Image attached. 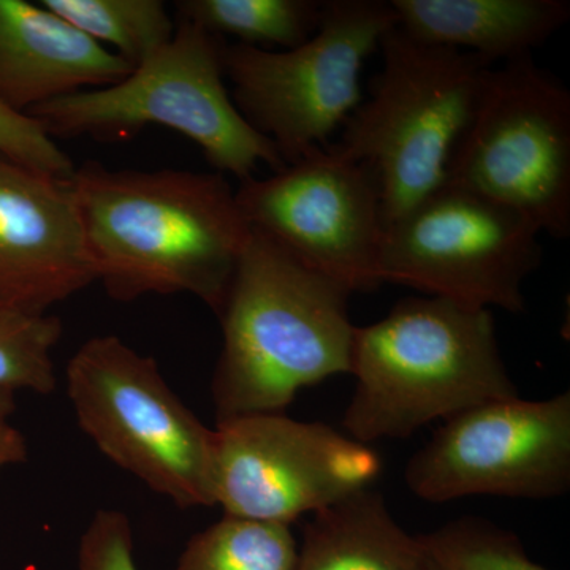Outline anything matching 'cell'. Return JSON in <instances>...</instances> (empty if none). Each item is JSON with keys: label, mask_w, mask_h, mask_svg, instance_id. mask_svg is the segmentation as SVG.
Segmentation results:
<instances>
[{"label": "cell", "mask_w": 570, "mask_h": 570, "mask_svg": "<svg viewBox=\"0 0 570 570\" xmlns=\"http://www.w3.org/2000/svg\"><path fill=\"white\" fill-rule=\"evenodd\" d=\"M426 570H551L531 560L515 532L466 515L417 535Z\"/></svg>", "instance_id": "ffe728a7"}, {"label": "cell", "mask_w": 570, "mask_h": 570, "mask_svg": "<svg viewBox=\"0 0 570 570\" xmlns=\"http://www.w3.org/2000/svg\"><path fill=\"white\" fill-rule=\"evenodd\" d=\"M235 190L247 225L303 264L352 294L382 285L377 266L385 216L366 165L325 146Z\"/></svg>", "instance_id": "7c38bea8"}, {"label": "cell", "mask_w": 570, "mask_h": 570, "mask_svg": "<svg viewBox=\"0 0 570 570\" xmlns=\"http://www.w3.org/2000/svg\"><path fill=\"white\" fill-rule=\"evenodd\" d=\"M351 374L343 426L366 445L519 396L491 309L441 296H409L381 321L356 326Z\"/></svg>", "instance_id": "3957f363"}, {"label": "cell", "mask_w": 570, "mask_h": 570, "mask_svg": "<svg viewBox=\"0 0 570 570\" xmlns=\"http://www.w3.org/2000/svg\"><path fill=\"white\" fill-rule=\"evenodd\" d=\"M291 527L224 515L186 543L175 570H295Z\"/></svg>", "instance_id": "d6986e66"}, {"label": "cell", "mask_w": 570, "mask_h": 570, "mask_svg": "<svg viewBox=\"0 0 570 570\" xmlns=\"http://www.w3.org/2000/svg\"><path fill=\"white\" fill-rule=\"evenodd\" d=\"M75 29L138 67L174 39L163 0H40Z\"/></svg>", "instance_id": "ac0fdd59"}, {"label": "cell", "mask_w": 570, "mask_h": 570, "mask_svg": "<svg viewBox=\"0 0 570 570\" xmlns=\"http://www.w3.org/2000/svg\"><path fill=\"white\" fill-rule=\"evenodd\" d=\"M407 489L444 504L469 497L546 501L570 490V392L490 401L442 422L407 461Z\"/></svg>", "instance_id": "8fae6325"}, {"label": "cell", "mask_w": 570, "mask_h": 570, "mask_svg": "<svg viewBox=\"0 0 570 570\" xmlns=\"http://www.w3.org/2000/svg\"><path fill=\"white\" fill-rule=\"evenodd\" d=\"M179 20L194 22L213 36H230L258 50H292L313 37L321 21L316 0H183Z\"/></svg>", "instance_id": "e0dca14e"}, {"label": "cell", "mask_w": 570, "mask_h": 570, "mask_svg": "<svg viewBox=\"0 0 570 570\" xmlns=\"http://www.w3.org/2000/svg\"><path fill=\"white\" fill-rule=\"evenodd\" d=\"M352 292L250 228L223 309L216 423L285 414L302 390L351 374Z\"/></svg>", "instance_id": "7a4b0ae2"}, {"label": "cell", "mask_w": 570, "mask_h": 570, "mask_svg": "<svg viewBox=\"0 0 570 570\" xmlns=\"http://www.w3.org/2000/svg\"><path fill=\"white\" fill-rule=\"evenodd\" d=\"M214 433V505L238 519L291 527L373 489L382 471L376 450L326 423L247 415Z\"/></svg>", "instance_id": "30bf717a"}, {"label": "cell", "mask_w": 570, "mask_h": 570, "mask_svg": "<svg viewBox=\"0 0 570 570\" xmlns=\"http://www.w3.org/2000/svg\"><path fill=\"white\" fill-rule=\"evenodd\" d=\"M382 69L343 124L333 153L366 165L381 190L385 225L448 183L449 165L478 111L491 63L393 28Z\"/></svg>", "instance_id": "277c9868"}, {"label": "cell", "mask_w": 570, "mask_h": 570, "mask_svg": "<svg viewBox=\"0 0 570 570\" xmlns=\"http://www.w3.org/2000/svg\"><path fill=\"white\" fill-rule=\"evenodd\" d=\"M14 395L13 390L0 389V475L29 459L28 439L11 422L17 409Z\"/></svg>", "instance_id": "cb8c5ba5"}, {"label": "cell", "mask_w": 570, "mask_h": 570, "mask_svg": "<svg viewBox=\"0 0 570 570\" xmlns=\"http://www.w3.org/2000/svg\"><path fill=\"white\" fill-rule=\"evenodd\" d=\"M224 41L179 20L174 39L107 88L86 89L33 108L28 115L51 138H129L149 126L184 135L202 149L217 174L239 183L255 168L283 170V157L239 112L225 86Z\"/></svg>", "instance_id": "5b68a950"}, {"label": "cell", "mask_w": 570, "mask_h": 570, "mask_svg": "<svg viewBox=\"0 0 570 570\" xmlns=\"http://www.w3.org/2000/svg\"><path fill=\"white\" fill-rule=\"evenodd\" d=\"M396 24L392 3L384 0H328L322 2L316 32L292 50L224 43L232 99L284 163L294 164L328 146L362 104L363 67Z\"/></svg>", "instance_id": "52a82bcc"}, {"label": "cell", "mask_w": 570, "mask_h": 570, "mask_svg": "<svg viewBox=\"0 0 570 570\" xmlns=\"http://www.w3.org/2000/svg\"><path fill=\"white\" fill-rule=\"evenodd\" d=\"M62 335L61 318L0 306V389L51 395L58 389L52 351Z\"/></svg>", "instance_id": "44dd1931"}, {"label": "cell", "mask_w": 570, "mask_h": 570, "mask_svg": "<svg viewBox=\"0 0 570 570\" xmlns=\"http://www.w3.org/2000/svg\"><path fill=\"white\" fill-rule=\"evenodd\" d=\"M295 570H426L409 534L373 489L322 510L306 524Z\"/></svg>", "instance_id": "2e32d148"}, {"label": "cell", "mask_w": 570, "mask_h": 570, "mask_svg": "<svg viewBox=\"0 0 570 570\" xmlns=\"http://www.w3.org/2000/svg\"><path fill=\"white\" fill-rule=\"evenodd\" d=\"M78 426L104 456L179 509L213 508L216 433L183 403L153 356L94 336L66 370Z\"/></svg>", "instance_id": "8992f818"}, {"label": "cell", "mask_w": 570, "mask_h": 570, "mask_svg": "<svg viewBox=\"0 0 570 570\" xmlns=\"http://www.w3.org/2000/svg\"><path fill=\"white\" fill-rule=\"evenodd\" d=\"M77 570H140L132 521L126 513L112 509L94 513L78 546Z\"/></svg>", "instance_id": "603a6c76"}, {"label": "cell", "mask_w": 570, "mask_h": 570, "mask_svg": "<svg viewBox=\"0 0 570 570\" xmlns=\"http://www.w3.org/2000/svg\"><path fill=\"white\" fill-rule=\"evenodd\" d=\"M134 67L41 3L0 0V100L28 115L86 89L107 88Z\"/></svg>", "instance_id": "5bb4252c"}, {"label": "cell", "mask_w": 570, "mask_h": 570, "mask_svg": "<svg viewBox=\"0 0 570 570\" xmlns=\"http://www.w3.org/2000/svg\"><path fill=\"white\" fill-rule=\"evenodd\" d=\"M92 283L70 178L0 156V306L47 314Z\"/></svg>", "instance_id": "4fadbf2b"}, {"label": "cell", "mask_w": 570, "mask_h": 570, "mask_svg": "<svg viewBox=\"0 0 570 570\" xmlns=\"http://www.w3.org/2000/svg\"><path fill=\"white\" fill-rule=\"evenodd\" d=\"M448 183L570 236V92L532 55L491 67Z\"/></svg>", "instance_id": "ba28073f"}, {"label": "cell", "mask_w": 570, "mask_h": 570, "mask_svg": "<svg viewBox=\"0 0 570 570\" xmlns=\"http://www.w3.org/2000/svg\"><path fill=\"white\" fill-rule=\"evenodd\" d=\"M0 156L39 174L69 179L75 165L55 138L32 116L0 100Z\"/></svg>", "instance_id": "7402d4cb"}, {"label": "cell", "mask_w": 570, "mask_h": 570, "mask_svg": "<svg viewBox=\"0 0 570 570\" xmlns=\"http://www.w3.org/2000/svg\"><path fill=\"white\" fill-rule=\"evenodd\" d=\"M540 234L523 214L445 183L385 225L379 279L521 314V287L542 262Z\"/></svg>", "instance_id": "9c48e42d"}, {"label": "cell", "mask_w": 570, "mask_h": 570, "mask_svg": "<svg viewBox=\"0 0 570 570\" xmlns=\"http://www.w3.org/2000/svg\"><path fill=\"white\" fill-rule=\"evenodd\" d=\"M397 28L493 66L532 55L570 20L566 0H392Z\"/></svg>", "instance_id": "9a60e30c"}, {"label": "cell", "mask_w": 570, "mask_h": 570, "mask_svg": "<svg viewBox=\"0 0 570 570\" xmlns=\"http://www.w3.org/2000/svg\"><path fill=\"white\" fill-rule=\"evenodd\" d=\"M70 184L96 281L112 299L189 294L220 313L250 236L224 175L86 163Z\"/></svg>", "instance_id": "6da1fadb"}]
</instances>
